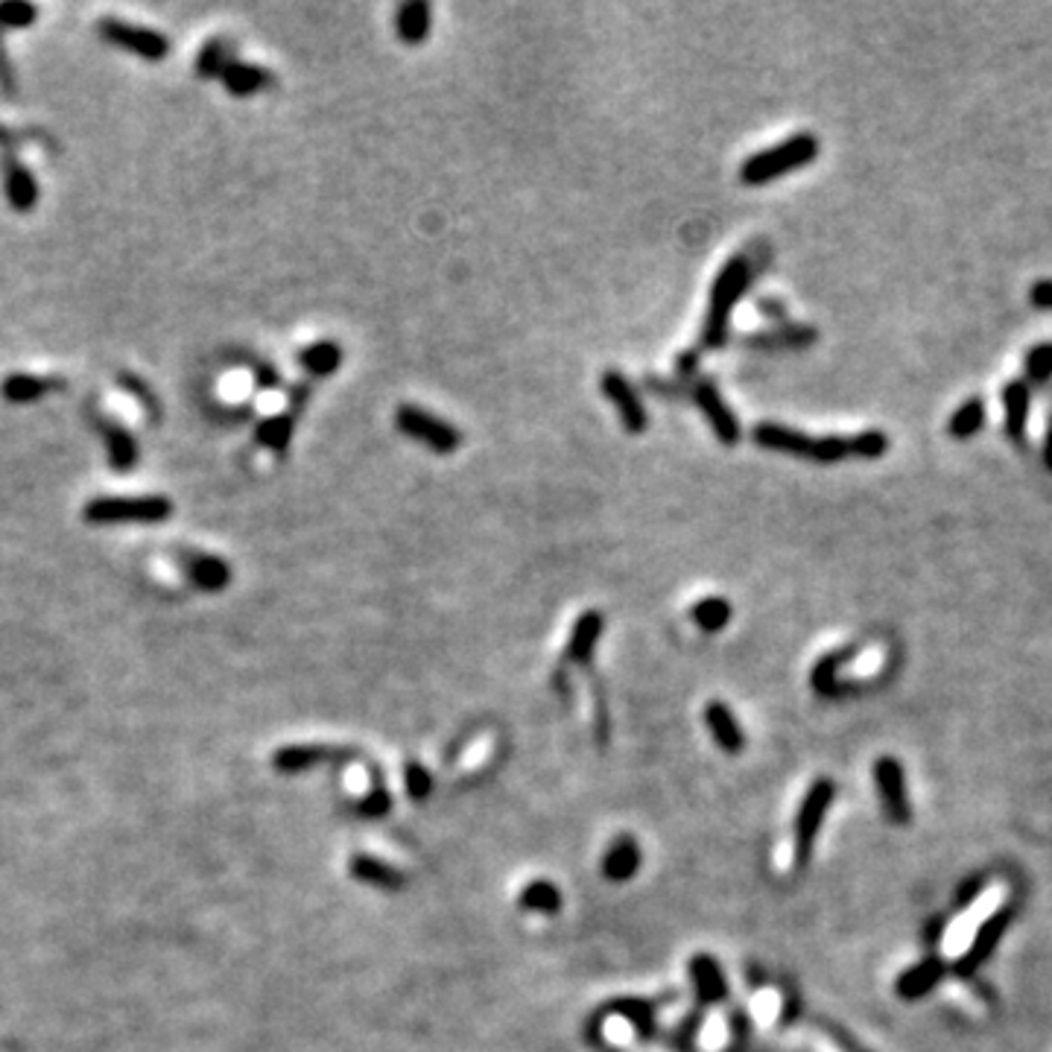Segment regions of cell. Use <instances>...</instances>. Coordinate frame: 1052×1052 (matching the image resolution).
<instances>
[{
    "mask_svg": "<svg viewBox=\"0 0 1052 1052\" xmlns=\"http://www.w3.org/2000/svg\"><path fill=\"white\" fill-rule=\"evenodd\" d=\"M296 360L310 377H331L342 365V346L337 340H316L298 351Z\"/></svg>",
    "mask_w": 1052,
    "mask_h": 1052,
    "instance_id": "83f0119b",
    "label": "cell"
},
{
    "mask_svg": "<svg viewBox=\"0 0 1052 1052\" xmlns=\"http://www.w3.org/2000/svg\"><path fill=\"white\" fill-rule=\"evenodd\" d=\"M0 144H3V147H12V144H15V140H12V132H7L3 126H0Z\"/></svg>",
    "mask_w": 1052,
    "mask_h": 1052,
    "instance_id": "816d5d0a",
    "label": "cell"
},
{
    "mask_svg": "<svg viewBox=\"0 0 1052 1052\" xmlns=\"http://www.w3.org/2000/svg\"><path fill=\"white\" fill-rule=\"evenodd\" d=\"M799 1015H801V1009H799V997H792V994H790V997H787V1003H783L781 1023H783V1027H790L792 1020L799 1018Z\"/></svg>",
    "mask_w": 1052,
    "mask_h": 1052,
    "instance_id": "681fc988",
    "label": "cell"
},
{
    "mask_svg": "<svg viewBox=\"0 0 1052 1052\" xmlns=\"http://www.w3.org/2000/svg\"><path fill=\"white\" fill-rule=\"evenodd\" d=\"M56 386H61V381L38 377L30 372H12L0 381V398L7 404H15V407H26V404H38Z\"/></svg>",
    "mask_w": 1052,
    "mask_h": 1052,
    "instance_id": "603a6c76",
    "label": "cell"
},
{
    "mask_svg": "<svg viewBox=\"0 0 1052 1052\" xmlns=\"http://www.w3.org/2000/svg\"><path fill=\"white\" fill-rule=\"evenodd\" d=\"M296 418L290 409L284 412H275V416L263 418L261 425L254 427V442L272 451L275 456H287L290 442H293V433H296Z\"/></svg>",
    "mask_w": 1052,
    "mask_h": 1052,
    "instance_id": "484cf974",
    "label": "cell"
},
{
    "mask_svg": "<svg viewBox=\"0 0 1052 1052\" xmlns=\"http://www.w3.org/2000/svg\"><path fill=\"white\" fill-rule=\"evenodd\" d=\"M1029 409H1032V398H1029L1027 383H1006V386H1003V412H1006V433H1009L1011 439H1023V433H1027Z\"/></svg>",
    "mask_w": 1052,
    "mask_h": 1052,
    "instance_id": "f1b7e54d",
    "label": "cell"
},
{
    "mask_svg": "<svg viewBox=\"0 0 1052 1052\" xmlns=\"http://www.w3.org/2000/svg\"><path fill=\"white\" fill-rule=\"evenodd\" d=\"M757 310H760L763 316H772V319H778V323L787 319V307H783L778 298H757Z\"/></svg>",
    "mask_w": 1052,
    "mask_h": 1052,
    "instance_id": "c3c4849f",
    "label": "cell"
},
{
    "mask_svg": "<svg viewBox=\"0 0 1052 1052\" xmlns=\"http://www.w3.org/2000/svg\"><path fill=\"white\" fill-rule=\"evenodd\" d=\"M38 18V9L24 0H7L0 3V30H30Z\"/></svg>",
    "mask_w": 1052,
    "mask_h": 1052,
    "instance_id": "8d00e7d4",
    "label": "cell"
},
{
    "mask_svg": "<svg viewBox=\"0 0 1052 1052\" xmlns=\"http://www.w3.org/2000/svg\"><path fill=\"white\" fill-rule=\"evenodd\" d=\"M310 392H314L310 381H298L296 386H290V412H293V416H298V412L307 407Z\"/></svg>",
    "mask_w": 1052,
    "mask_h": 1052,
    "instance_id": "ee69618b",
    "label": "cell"
},
{
    "mask_svg": "<svg viewBox=\"0 0 1052 1052\" xmlns=\"http://www.w3.org/2000/svg\"><path fill=\"white\" fill-rule=\"evenodd\" d=\"M173 514V504L161 495L152 497H94L86 504L82 518L94 527L114 523H165Z\"/></svg>",
    "mask_w": 1052,
    "mask_h": 1052,
    "instance_id": "5b68a950",
    "label": "cell"
},
{
    "mask_svg": "<svg viewBox=\"0 0 1052 1052\" xmlns=\"http://www.w3.org/2000/svg\"><path fill=\"white\" fill-rule=\"evenodd\" d=\"M818 1027L825 1029V1036L830 1038V1041H834V1044L842 1052H869L860 1044V1041H857V1038H851L842 1027H836V1023H830V1020H818Z\"/></svg>",
    "mask_w": 1052,
    "mask_h": 1052,
    "instance_id": "60d3db41",
    "label": "cell"
},
{
    "mask_svg": "<svg viewBox=\"0 0 1052 1052\" xmlns=\"http://www.w3.org/2000/svg\"><path fill=\"white\" fill-rule=\"evenodd\" d=\"M602 632H606V618H602L600 611H582V614L576 618L574 629H570L565 661L576 664V667H591Z\"/></svg>",
    "mask_w": 1052,
    "mask_h": 1052,
    "instance_id": "ac0fdd59",
    "label": "cell"
},
{
    "mask_svg": "<svg viewBox=\"0 0 1052 1052\" xmlns=\"http://www.w3.org/2000/svg\"><path fill=\"white\" fill-rule=\"evenodd\" d=\"M731 618H734V609L725 597H704V600L693 602V609H690V620L708 635L722 632L731 623Z\"/></svg>",
    "mask_w": 1052,
    "mask_h": 1052,
    "instance_id": "4dcf8cb0",
    "label": "cell"
},
{
    "mask_svg": "<svg viewBox=\"0 0 1052 1052\" xmlns=\"http://www.w3.org/2000/svg\"><path fill=\"white\" fill-rule=\"evenodd\" d=\"M702 716L708 731H711L713 743L720 746V751H725L728 757L743 755V748H746V731H743L737 713L731 711L728 702L711 699V702L704 704Z\"/></svg>",
    "mask_w": 1052,
    "mask_h": 1052,
    "instance_id": "9a60e30c",
    "label": "cell"
},
{
    "mask_svg": "<svg viewBox=\"0 0 1052 1052\" xmlns=\"http://www.w3.org/2000/svg\"><path fill=\"white\" fill-rule=\"evenodd\" d=\"M818 152H822V144H818L816 135L799 132V135H790V138L774 144V147H766L755 152V156H748L743 167H739V182L760 188V184H769L774 179H781V176L795 173L801 167L813 165Z\"/></svg>",
    "mask_w": 1052,
    "mask_h": 1052,
    "instance_id": "3957f363",
    "label": "cell"
},
{
    "mask_svg": "<svg viewBox=\"0 0 1052 1052\" xmlns=\"http://www.w3.org/2000/svg\"><path fill=\"white\" fill-rule=\"evenodd\" d=\"M874 783H878L880 804L892 825H909L913 822V807L906 799L904 766L895 757H880L874 763Z\"/></svg>",
    "mask_w": 1052,
    "mask_h": 1052,
    "instance_id": "7c38bea8",
    "label": "cell"
},
{
    "mask_svg": "<svg viewBox=\"0 0 1052 1052\" xmlns=\"http://www.w3.org/2000/svg\"><path fill=\"white\" fill-rule=\"evenodd\" d=\"M518 906H521V909H527V913L547 915V918H553V915L562 913V906H565V895H562V889H558L553 880L539 878V880H530V883L521 889V895H518Z\"/></svg>",
    "mask_w": 1052,
    "mask_h": 1052,
    "instance_id": "4316f807",
    "label": "cell"
},
{
    "mask_svg": "<svg viewBox=\"0 0 1052 1052\" xmlns=\"http://www.w3.org/2000/svg\"><path fill=\"white\" fill-rule=\"evenodd\" d=\"M600 389L602 395L609 398V404L618 409L620 421L626 427V433L637 435L644 433L646 427H649V416H646V407L637 389L632 386L626 374L618 372V369H606L600 377Z\"/></svg>",
    "mask_w": 1052,
    "mask_h": 1052,
    "instance_id": "30bf717a",
    "label": "cell"
},
{
    "mask_svg": "<svg viewBox=\"0 0 1052 1052\" xmlns=\"http://www.w3.org/2000/svg\"><path fill=\"white\" fill-rule=\"evenodd\" d=\"M254 381L261 389H279L281 386V374L272 369L270 363H254Z\"/></svg>",
    "mask_w": 1052,
    "mask_h": 1052,
    "instance_id": "f6af8a7d",
    "label": "cell"
},
{
    "mask_svg": "<svg viewBox=\"0 0 1052 1052\" xmlns=\"http://www.w3.org/2000/svg\"><path fill=\"white\" fill-rule=\"evenodd\" d=\"M1027 377L1036 383H1047L1052 377V342H1041L1027 354Z\"/></svg>",
    "mask_w": 1052,
    "mask_h": 1052,
    "instance_id": "ab89813d",
    "label": "cell"
},
{
    "mask_svg": "<svg viewBox=\"0 0 1052 1052\" xmlns=\"http://www.w3.org/2000/svg\"><path fill=\"white\" fill-rule=\"evenodd\" d=\"M836 799V783L830 778H818L810 783L792 822V862L795 869H807L816 851V839L822 834L825 816Z\"/></svg>",
    "mask_w": 1052,
    "mask_h": 1052,
    "instance_id": "277c9868",
    "label": "cell"
},
{
    "mask_svg": "<svg viewBox=\"0 0 1052 1052\" xmlns=\"http://www.w3.org/2000/svg\"><path fill=\"white\" fill-rule=\"evenodd\" d=\"M739 342H743L746 349H757V351H790V349H801V346L816 342V331H813L810 325L787 323L781 325V328H766V331L746 333Z\"/></svg>",
    "mask_w": 1052,
    "mask_h": 1052,
    "instance_id": "44dd1931",
    "label": "cell"
},
{
    "mask_svg": "<svg viewBox=\"0 0 1052 1052\" xmlns=\"http://www.w3.org/2000/svg\"><path fill=\"white\" fill-rule=\"evenodd\" d=\"M3 188H7L9 205H12L18 214H26V211L35 208V202H38V182H35V176L30 173L15 156L3 158Z\"/></svg>",
    "mask_w": 1052,
    "mask_h": 1052,
    "instance_id": "7402d4cb",
    "label": "cell"
},
{
    "mask_svg": "<svg viewBox=\"0 0 1052 1052\" xmlns=\"http://www.w3.org/2000/svg\"><path fill=\"white\" fill-rule=\"evenodd\" d=\"M606 1052H620V1050H606Z\"/></svg>",
    "mask_w": 1052,
    "mask_h": 1052,
    "instance_id": "f5cc1de1",
    "label": "cell"
},
{
    "mask_svg": "<svg viewBox=\"0 0 1052 1052\" xmlns=\"http://www.w3.org/2000/svg\"><path fill=\"white\" fill-rule=\"evenodd\" d=\"M0 86L7 88V94H15V73H12V61L3 50V30H0Z\"/></svg>",
    "mask_w": 1052,
    "mask_h": 1052,
    "instance_id": "bcb514c9",
    "label": "cell"
},
{
    "mask_svg": "<svg viewBox=\"0 0 1052 1052\" xmlns=\"http://www.w3.org/2000/svg\"><path fill=\"white\" fill-rule=\"evenodd\" d=\"M658 1006H661V1000H641V997H623V1000L606 1003V1006H602V1009L591 1018V1023H588V1029H585V1036H588V1041H593V1044H600L602 1020L609 1018V1015H614V1018L629 1020L632 1029L637 1032V1038L646 1044V1041H653V1038L658 1036V1020H655Z\"/></svg>",
    "mask_w": 1052,
    "mask_h": 1052,
    "instance_id": "ba28073f",
    "label": "cell"
},
{
    "mask_svg": "<svg viewBox=\"0 0 1052 1052\" xmlns=\"http://www.w3.org/2000/svg\"><path fill=\"white\" fill-rule=\"evenodd\" d=\"M728 1023H731V1052H737L739 1047L748 1041V1032H751V1018H748L746 1011L734 1009L728 1015Z\"/></svg>",
    "mask_w": 1052,
    "mask_h": 1052,
    "instance_id": "b9f144b4",
    "label": "cell"
},
{
    "mask_svg": "<svg viewBox=\"0 0 1052 1052\" xmlns=\"http://www.w3.org/2000/svg\"><path fill=\"white\" fill-rule=\"evenodd\" d=\"M389 810H392V792L389 787H386V781H383L381 766H374L372 787H369V792H365L363 799L357 801L354 813L363 818H383V816H389Z\"/></svg>",
    "mask_w": 1052,
    "mask_h": 1052,
    "instance_id": "d6a6232c",
    "label": "cell"
},
{
    "mask_svg": "<svg viewBox=\"0 0 1052 1052\" xmlns=\"http://www.w3.org/2000/svg\"><path fill=\"white\" fill-rule=\"evenodd\" d=\"M235 61V53L228 47L226 38H211L196 56V77L200 79H219L226 68Z\"/></svg>",
    "mask_w": 1052,
    "mask_h": 1052,
    "instance_id": "1f68e13d",
    "label": "cell"
},
{
    "mask_svg": "<svg viewBox=\"0 0 1052 1052\" xmlns=\"http://www.w3.org/2000/svg\"><path fill=\"white\" fill-rule=\"evenodd\" d=\"M121 386H123V389H129L132 395H135V400H138L140 407L147 409L149 421H152V425H156V421H158V416H161V407H158L156 395H152V389H149L147 383L140 381L138 374L123 372V374H121Z\"/></svg>",
    "mask_w": 1052,
    "mask_h": 1052,
    "instance_id": "f35d334b",
    "label": "cell"
},
{
    "mask_svg": "<svg viewBox=\"0 0 1052 1052\" xmlns=\"http://www.w3.org/2000/svg\"><path fill=\"white\" fill-rule=\"evenodd\" d=\"M751 439L766 451L822 462V465L851 460V456H857V460H880L889 451V435L880 433V430H862V433L853 435H807L804 430L778 425V421H760L751 430Z\"/></svg>",
    "mask_w": 1052,
    "mask_h": 1052,
    "instance_id": "6da1fadb",
    "label": "cell"
},
{
    "mask_svg": "<svg viewBox=\"0 0 1052 1052\" xmlns=\"http://www.w3.org/2000/svg\"><path fill=\"white\" fill-rule=\"evenodd\" d=\"M404 787H407V795L416 804H425L430 799V792H433V778L427 772L425 763H418V760H407L404 763Z\"/></svg>",
    "mask_w": 1052,
    "mask_h": 1052,
    "instance_id": "d590c367",
    "label": "cell"
},
{
    "mask_svg": "<svg viewBox=\"0 0 1052 1052\" xmlns=\"http://www.w3.org/2000/svg\"><path fill=\"white\" fill-rule=\"evenodd\" d=\"M219 82L226 86V91L231 97H252L258 94V91H263L267 86H272L275 77H272V70L263 68V65L235 59L226 68V73L219 77Z\"/></svg>",
    "mask_w": 1052,
    "mask_h": 1052,
    "instance_id": "cb8c5ba5",
    "label": "cell"
},
{
    "mask_svg": "<svg viewBox=\"0 0 1052 1052\" xmlns=\"http://www.w3.org/2000/svg\"><path fill=\"white\" fill-rule=\"evenodd\" d=\"M433 26V9L425 0H407L395 9V33L400 35V42L421 44L430 35Z\"/></svg>",
    "mask_w": 1052,
    "mask_h": 1052,
    "instance_id": "d4e9b609",
    "label": "cell"
},
{
    "mask_svg": "<svg viewBox=\"0 0 1052 1052\" xmlns=\"http://www.w3.org/2000/svg\"><path fill=\"white\" fill-rule=\"evenodd\" d=\"M702 1023H704V1011L702 1009L690 1011L688 1018L681 1020L679 1027L672 1029V1036H670L672 1050H676V1052H693V1044H697L699 1032H702Z\"/></svg>",
    "mask_w": 1052,
    "mask_h": 1052,
    "instance_id": "74e56055",
    "label": "cell"
},
{
    "mask_svg": "<svg viewBox=\"0 0 1052 1052\" xmlns=\"http://www.w3.org/2000/svg\"><path fill=\"white\" fill-rule=\"evenodd\" d=\"M1044 465H1047V471H1052V425L1044 435Z\"/></svg>",
    "mask_w": 1052,
    "mask_h": 1052,
    "instance_id": "f907efd6",
    "label": "cell"
},
{
    "mask_svg": "<svg viewBox=\"0 0 1052 1052\" xmlns=\"http://www.w3.org/2000/svg\"><path fill=\"white\" fill-rule=\"evenodd\" d=\"M176 562L182 567V574L193 582V588H200L205 593L226 591L231 582V567L226 558L214 556V553H202V550H179Z\"/></svg>",
    "mask_w": 1052,
    "mask_h": 1052,
    "instance_id": "4fadbf2b",
    "label": "cell"
},
{
    "mask_svg": "<svg viewBox=\"0 0 1052 1052\" xmlns=\"http://www.w3.org/2000/svg\"><path fill=\"white\" fill-rule=\"evenodd\" d=\"M748 284H751V261L746 254H734L713 279L711 296H708V310H704L702 323V349L716 351L722 346H728L731 340V319L737 310V302L746 296Z\"/></svg>",
    "mask_w": 1052,
    "mask_h": 1052,
    "instance_id": "7a4b0ae2",
    "label": "cell"
},
{
    "mask_svg": "<svg viewBox=\"0 0 1052 1052\" xmlns=\"http://www.w3.org/2000/svg\"><path fill=\"white\" fill-rule=\"evenodd\" d=\"M851 658H853V646L822 658V661L813 667V690L822 693V697H839V690L842 688H839V681H836V670H839L845 661H851Z\"/></svg>",
    "mask_w": 1052,
    "mask_h": 1052,
    "instance_id": "836d02e7",
    "label": "cell"
},
{
    "mask_svg": "<svg viewBox=\"0 0 1052 1052\" xmlns=\"http://www.w3.org/2000/svg\"><path fill=\"white\" fill-rule=\"evenodd\" d=\"M641 862H644V851H641L635 836L620 834L614 836V842L602 851L600 871L609 883H629L632 878H637Z\"/></svg>",
    "mask_w": 1052,
    "mask_h": 1052,
    "instance_id": "2e32d148",
    "label": "cell"
},
{
    "mask_svg": "<svg viewBox=\"0 0 1052 1052\" xmlns=\"http://www.w3.org/2000/svg\"><path fill=\"white\" fill-rule=\"evenodd\" d=\"M688 395L693 398V404L702 409L704 421L711 425L713 435H716L722 444H728L731 448V444L739 442L743 430H739L737 412L728 407V400L722 398V392L716 389V383L702 377V374H697V377L690 381Z\"/></svg>",
    "mask_w": 1052,
    "mask_h": 1052,
    "instance_id": "9c48e42d",
    "label": "cell"
},
{
    "mask_svg": "<svg viewBox=\"0 0 1052 1052\" xmlns=\"http://www.w3.org/2000/svg\"><path fill=\"white\" fill-rule=\"evenodd\" d=\"M349 760H357L354 748L307 743V746L279 748V751L272 755V769L281 774H302L323 763H349Z\"/></svg>",
    "mask_w": 1052,
    "mask_h": 1052,
    "instance_id": "8fae6325",
    "label": "cell"
},
{
    "mask_svg": "<svg viewBox=\"0 0 1052 1052\" xmlns=\"http://www.w3.org/2000/svg\"><path fill=\"white\" fill-rule=\"evenodd\" d=\"M690 983H693V992H697V1009H711V1006H720L731 997V985L728 976L722 971L720 959L711 957V953H693L690 957Z\"/></svg>",
    "mask_w": 1052,
    "mask_h": 1052,
    "instance_id": "5bb4252c",
    "label": "cell"
},
{
    "mask_svg": "<svg viewBox=\"0 0 1052 1052\" xmlns=\"http://www.w3.org/2000/svg\"><path fill=\"white\" fill-rule=\"evenodd\" d=\"M97 33L103 35L109 44H114V47H121V50L132 53V56H138V59L144 61H165L167 56H170L167 35L156 33V30H149V26L126 24V21H117V18H103V21L97 24Z\"/></svg>",
    "mask_w": 1052,
    "mask_h": 1052,
    "instance_id": "52a82bcc",
    "label": "cell"
},
{
    "mask_svg": "<svg viewBox=\"0 0 1052 1052\" xmlns=\"http://www.w3.org/2000/svg\"><path fill=\"white\" fill-rule=\"evenodd\" d=\"M1011 913H1015L1011 906H1003V909H997V913H994L992 918H988V921H985L983 927H980V932H976L974 944L968 948V953H965V957H962V962H959V965H957V974L971 976V974H974V971H976V968L983 965L985 959L992 957V950L997 948V941H1000V936H1003V932H1006V927H1009Z\"/></svg>",
    "mask_w": 1052,
    "mask_h": 1052,
    "instance_id": "d6986e66",
    "label": "cell"
},
{
    "mask_svg": "<svg viewBox=\"0 0 1052 1052\" xmlns=\"http://www.w3.org/2000/svg\"><path fill=\"white\" fill-rule=\"evenodd\" d=\"M1029 302H1032L1038 310H1052V281L1050 279L1036 281V284L1029 287Z\"/></svg>",
    "mask_w": 1052,
    "mask_h": 1052,
    "instance_id": "7bdbcfd3",
    "label": "cell"
},
{
    "mask_svg": "<svg viewBox=\"0 0 1052 1052\" xmlns=\"http://www.w3.org/2000/svg\"><path fill=\"white\" fill-rule=\"evenodd\" d=\"M395 427H398L400 433L409 435V439H416L425 448H430L433 453H456L462 448V433L451 421H444L435 412L425 407H416V404H400L395 409Z\"/></svg>",
    "mask_w": 1052,
    "mask_h": 1052,
    "instance_id": "8992f818",
    "label": "cell"
},
{
    "mask_svg": "<svg viewBox=\"0 0 1052 1052\" xmlns=\"http://www.w3.org/2000/svg\"><path fill=\"white\" fill-rule=\"evenodd\" d=\"M97 430H100V435H103L105 453H109V465H112L114 474H129L140 460L135 435H132L121 421H114V418L109 416L97 418Z\"/></svg>",
    "mask_w": 1052,
    "mask_h": 1052,
    "instance_id": "e0dca14e",
    "label": "cell"
},
{
    "mask_svg": "<svg viewBox=\"0 0 1052 1052\" xmlns=\"http://www.w3.org/2000/svg\"><path fill=\"white\" fill-rule=\"evenodd\" d=\"M983 425H985V404L980 398H971L965 400L953 416H950L948 433L953 435V439H971V435H976L980 430H983Z\"/></svg>",
    "mask_w": 1052,
    "mask_h": 1052,
    "instance_id": "e575fe53",
    "label": "cell"
},
{
    "mask_svg": "<svg viewBox=\"0 0 1052 1052\" xmlns=\"http://www.w3.org/2000/svg\"><path fill=\"white\" fill-rule=\"evenodd\" d=\"M349 874L357 883L383 889V892H400V889L407 886V874L395 869L392 862L374 857V853H354L349 860Z\"/></svg>",
    "mask_w": 1052,
    "mask_h": 1052,
    "instance_id": "ffe728a7",
    "label": "cell"
},
{
    "mask_svg": "<svg viewBox=\"0 0 1052 1052\" xmlns=\"http://www.w3.org/2000/svg\"><path fill=\"white\" fill-rule=\"evenodd\" d=\"M983 886H985V878H974V880H971V883H965V886L959 889V892H957V906H959V909H962V906L971 904V901H974V897L980 895V892H983Z\"/></svg>",
    "mask_w": 1052,
    "mask_h": 1052,
    "instance_id": "7dc6e473",
    "label": "cell"
},
{
    "mask_svg": "<svg viewBox=\"0 0 1052 1052\" xmlns=\"http://www.w3.org/2000/svg\"><path fill=\"white\" fill-rule=\"evenodd\" d=\"M941 971H944V968H941L939 957H927L921 965L909 968V971L901 974V980H897L895 985L897 994H901L904 1000H918V997H924V994H930L932 988H936V983L941 980Z\"/></svg>",
    "mask_w": 1052,
    "mask_h": 1052,
    "instance_id": "f546056e",
    "label": "cell"
}]
</instances>
